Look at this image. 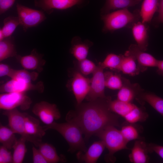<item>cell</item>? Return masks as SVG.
<instances>
[{"mask_svg":"<svg viewBox=\"0 0 163 163\" xmlns=\"http://www.w3.org/2000/svg\"><path fill=\"white\" fill-rule=\"evenodd\" d=\"M20 24L18 17L10 16L3 21V26L1 28L5 38L11 36L17 27Z\"/></svg>","mask_w":163,"mask_h":163,"instance_id":"d6a6232c","label":"cell"},{"mask_svg":"<svg viewBox=\"0 0 163 163\" xmlns=\"http://www.w3.org/2000/svg\"><path fill=\"white\" fill-rule=\"evenodd\" d=\"M108 104L111 111L123 117L136 106L132 103L125 102L117 99L112 100L110 97L109 99Z\"/></svg>","mask_w":163,"mask_h":163,"instance_id":"4316f807","label":"cell"},{"mask_svg":"<svg viewBox=\"0 0 163 163\" xmlns=\"http://www.w3.org/2000/svg\"><path fill=\"white\" fill-rule=\"evenodd\" d=\"M142 0H106L102 9L103 15L109 13L111 10L123 9L134 6L139 3Z\"/></svg>","mask_w":163,"mask_h":163,"instance_id":"cb8c5ba5","label":"cell"},{"mask_svg":"<svg viewBox=\"0 0 163 163\" xmlns=\"http://www.w3.org/2000/svg\"><path fill=\"white\" fill-rule=\"evenodd\" d=\"M13 163V155L11 152L2 145L0 147V163Z\"/></svg>","mask_w":163,"mask_h":163,"instance_id":"8d00e7d4","label":"cell"},{"mask_svg":"<svg viewBox=\"0 0 163 163\" xmlns=\"http://www.w3.org/2000/svg\"><path fill=\"white\" fill-rule=\"evenodd\" d=\"M141 18L140 11L133 13L125 8L103 15L104 31H113L124 27H132Z\"/></svg>","mask_w":163,"mask_h":163,"instance_id":"3957f363","label":"cell"},{"mask_svg":"<svg viewBox=\"0 0 163 163\" xmlns=\"http://www.w3.org/2000/svg\"><path fill=\"white\" fill-rule=\"evenodd\" d=\"M101 62L97 66L96 69L92 73L91 80L89 91L85 98L91 101L99 98H105L107 97L105 94V87L104 70Z\"/></svg>","mask_w":163,"mask_h":163,"instance_id":"ba28073f","label":"cell"},{"mask_svg":"<svg viewBox=\"0 0 163 163\" xmlns=\"http://www.w3.org/2000/svg\"><path fill=\"white\" fill-rule=\"evenodd\" d=\"M24 126L27 134L31 136L42 139L46 131L40 125V120L26 113L24 118Z\"/></svg>","mask_w":163,"mask_h":163,"instance_id":"ffe728a7","label":"cell"},{"mask_svg":"<svg viewBox=\"0 0 163 163\" xmlns=\"http://www.w3.org/2000/svg\"><path fill=\"white\" fill-rule=\"evenodd\" d=\"M123 84L117 94V99L123 101L132 103L142 92V89L137 84H132L129 81L123 78Z\"/></svg>","mask_w":163,"mask_h":163,"instance_id":"9a60e30c","label":"cell"},{"mask_svg":"<svg viewBox=\"0 0 163 163\" xmlns=\"http://www.w3.org/2000/svg\"><path fill=\"white\" fill-rule=\"evenodd\" d=\"M105 87L112 90H119L123 84V78L120 75L110 71L104 72Z\"/></svg>","mask_w":163,"mask_h":163,"instance_id":"f546056e","label":"cell"},{"mask_svg":"<svg viewBox=\"0 0 163 163\" xmlns=\"http://www.w3.org/2000/svg\"><path fill=\"white\" fill-rule=\"evenodd\" d=\"M77 65L79 72L83 75L92 74L97 67L93 62L86 59L78 61Z\"/></svg>","mask_w":163,"mask_h":163,"instance_id":"d590c367","label":"cell"},{"mask_svg":"<svg viewBox=\"0 0 163 163\" xmlns=\"http://www.w3.org/2000/svg\"><path fill=\"white\" fill-rule=\"evenodd\" d=\"M17 55L14 39L11 36L0 41V61Z\"/></svg>","mask_w":163,"mask_h":163,"instance_id":"484cf974","label":"cell"},{"mask_svg":"<svg viewBox=\"0 0 163 163\" xmlns=\"http://www.w3.org/2000/svg\"><path fill=\"white\" fill-rule=\"evenodd\" d=\"M149 153L150 152L148 144L141 140H137L129 155V160L133 163H148L149 160Z\"/></svg>","mask_w":163,"mask_h":163,"instance_id":"2e32d148","label":"cell"},{"mask_svg":"<svg viewBox=\"0 0 163 163\" xmlns=\"http://www.w3.org/2000/svg\"><path fill=\"white\" fill-rule=\"evenodd\" d=\"M132 27L133 36L137 46L141 50L145 51L148 45V28L145 23L138 21Z\"/></svg>","mask_w":163,"mask_h":163,"instance_id":"d6986e66","label":"cell"},{"mask_svg":"<svg viewBox=\"0 0 163 163\" xmlns=\"http://www.w3.org/2000/svg\"><path fill=\"white\" fill-rule=\"evenodd\" d=\"M158 0H143L140 11L142 23H146L151 21L155 13L158 11Z\"/></svg>","mask_w":163,"mask_h":163,"instance_id":"603a6c76","label":"cell"},{"mask_svg":"<svg viewBox=\"0 0 163 163\" xmlns=\"http://www.w3.org/2000/svg\"><path fill=\"white\" fill-rule=\"evenodd\" d=\"M16 0H0V14H2L11 8Z\"/></svg>","mask_w":163,"mask_h":163,"instance_id":"f35d334b","label":"cell"},{"mask_svg":"<svg viewBox=\"0 0 163 163\" xmlns=\"http://www.w3.org/2000/svg\"><path fill=\"white\" fill-rule=\"evenodd\" d=\"M123 55H117L113 53L108 54L104 61L101 62L104 68H109L111 70L120 71V66Z\"/></svg>","mask_w":163,"mask_h":163,"instance_id":"1f68e13d","label":"cell"},{"mask_svg":"<svg viewBox=\"0 0 163 163\" xmlns=\"http://www.w3.org/2000/svg\"><path fill=\"white\" fill-rule=\"evenodd\" d=\"M43 127L46 131L52 129L59 133L68 143L69 152H73L79 151L85 152L87 150L82 132L75 124L66 121L62 123L54 121L50 125Z\"/></svg>","mask_w":163,"mask_h":163,"instance_id":"7a4b0ae2","label":"cell"},{"mask_svg":"<svg viewBox=\"0 0 163 163\" xmlns=\"http://www.w3.org/2000/svg\"><path fill=\"white\" fill-rule=\"evenodd\" d=\"M33 161L34 163H48L39 149L34 146L32 148Z\"/></svg>","mask_w":163,"mask_h":163,"instance_id":"74e56055","label":"cell"},{"mask_svg":"<svg viewBox=\"0 0 163 163\" xmlns=\"http://www.w3.org/2000/svg\"><path fill=\"white\" fill-rule=\"evenodd\" d=\"M16 9L20 24L26 32L29 28L36 27L46 19L44 12L17 3Z\"/></svg>","mask_w":163,"mask_h":163,"instance_id":"8992f818","label":"cell"},{"mask_svg":"<svg viewBox=\"0 0 163 163\" xmlns=\"http://www.w3.org/2000/svg\"><path fill=\"white\" fill-rule=\"evenodd\" d=\"M8 76L12 79L30 83L37 78L38 74L35 72H30L25 69L17 70L11 68Z\"/></svg>","mask_w":163,"mask_h":163,"instance_id":"f1b7e54d","label":"cell"},{"mask_svg":"<svg viewBox=\"0 0 163 163\" xmlns=\"http://www.w3.org/2000/svg\"><path fill=\"white\" fill-rule=\"evenodd\" d=\"M110 97L99 98L77 105L75 110L67 113L66 121L78 126L86 140L108 126H119V117L109 107Z\"/></svg>","mask_w":163,"mask_h":163,"instance_id":"6da1fadb","label":"cell"},{"mask_svg":"<svg viewBox=\"0 0 163 163\" xmlns=\"http://www.w3.org/2000/svg\"><path fill=\"white\" fill-rule=\"evenodd\" d=\"M32 111L46 125L52 124L61 117L60 113L56 105L46 101H41L35 104Z\"/></svg>","mask_w":163,"mask_h":163,"instance_id":"9c48e42d","label":"cell"},{"mask_svg":"<svg viewBox=\"0 0 163 163\" xmlns=\"http://www.w3.org/2000/svg\"><path fill=\"white\" fill-rule=\"evenodd\" d=\"M32 101L25 92H11L0 95V108L5 110H11L19 107L23 110L29 109Z\"/></svg>","mask_w":163,"mask_h":163,"instance_id":"52a82bcc","label":"cell"},{"mask_svg":"<svg viewBox=\"0 0 163 163\" xmlns=\"http://www.w3.org/2000/svg\"><path fill=\"white\" fill-rule=\"evenodd\" d=\"M27 141L24 138L21 137L18 140L13 149V163H21L23 162L27 151L25 142Z\"/></svg>","mask_w":163,"mask_h":163,"instance_id":"4dcf8cb0","label":"cell"},{"mask_svg":"<svg viewBox=\"0 0 163 163\" xmlns=\"http://www.w3.org/2000/svg\"><path fill=\"white\" fill-rule=\"evenodd\" d=\"M124 139L129 141L138 139L139 134L137 129L133 125L129 124L123 126L120 130Z\"/></svg>","mask_w":163,"mask_h":163,"instance_id":"e575fe53","label":"cell"},{"mask_svg":"<svg viewBox=\"0 0 163 163\" xmlns=\"http://www.w3.org/2000/svg\"><path fill=\"white\" fill-rule=\"evenodd\" d=\"M91 45L89 41L83 42L78 38H74L72 41L71 53L78 61H81L86 59Z\"/></svg>","mask_w":163,"mask_h":163,"instance_id":"44dd1931","label":"cell"},{"mask_svg":"<svg viewBox=\"0 0 163 163\" xmlns=\"http://www.w3.org/2000/svg\"><path fill=\"white\" fill-rule=\"evenodd\" d=\"M147 69V68L140 66L135 58L128 50L123 55L120 68V71L123 73L134 76Z\"/></svg>","mask_w":163,"mask_h":163,"instance_id":"e0dca14e","label":"cell"},{"mask_svg":"<svg viewBox=\"0 0 163 163\" xmlns=\"http://www.w3.org/2000/svg\"><path fill=\"white\" fill-rule=\"evenodd\" d=\"M128 51L135 58L140 66L147 68L156 67L158 60L150 54L141 50L137 45L131 44Z\"/></svg>","mask_w":163,"mask_h":163,"instance_id":"ac0fdd59","label":"cell"},{"mask_svg":"<svg viewBox=\"0 0 163 163\" xmlns=\"http://www.w3.org/2000/svg\"><path fill=\"white\" fill-rule=\"evenodd\" d=\"M105 147L101 140L93 143L85 152L79 151L77 154V159L86 163H95L104 151Z\"/></svg>","mask_w":163,"mask_h":163,"instance_id":"5bb4252c","label":"cell"},{"mask_svg":"<svg viewBox=\"0 0 163 163\" xmlns=\"http://www.w3.org/2000/svg\"><path fill=\"white\" fill-rule=\"evenodd\" d=\"M83 0H35V6L39 8L48 14L54 9L64 10L81 3Z\"/></svg>","mask_w":163,"mask_h":163,"instance_id":"7c38bea8","label":"cell"},{"mask_svg":"<svg viewBox=\"0 0 163 163\" xmlns=\"http://www.w3.org/2000/svg\"><path fill=\"white\" fill-rule=\"evenodd\" d=\"M139 102H147L163 117V98L151 93H140L136 98Z\"/></svg>","mask_w":163,"mask_h":163,"instance_id":"7402d4cb","label":"cell"},{"mask_svg":"<svg viewBox=\"0 0 163 163\" xmlns=\"http://www.w3.org/2000/svg\"><path fill=\"white\" fill-rule=\"evenodd\" d=\"M148 117L147 113L136 106L123 118L128 123L133 124L139 122L144 121Z\"/></svg>","mask_w":163,"mask_h":163,"instance_id":"836d02e7","label":"cell"},{"mask_svg":"<svg viewBox=\"0 0 163 163\" xmlns=\"http://www.w3.org/2000/svg\"><path fill=\"white\" fill-rule=\"evenodd\" d=\"M158 14L156 18L157 21L163 23V0H160L158 9Z\"/></svg>","mask_w":163,"mask_h":163,"instance_id":"b9f144b4","label":"cell"},{"mask_svg":"<svg viewBox=\"0 0 163 163\" xmlns=\"http://www.w3.org/2000/svg\"><path fill=\"white\" fill-rule=\"evenodd\" d=\"M15 57L24 69L36 70L39 72L42 70L46 62L42 55L37 53L35 49L29 55L22 56L17 55Z\"/></svg>","mask_w":163,"mask_h":163,"instance_id":"4fadbf2b","label":"cell"},{"mask_svg":"<svg viewBox=\"0 0 163 163\" xmlns=\"http://www.w3.org/2000/svg\"><path fill=\"white\" fill-rule=\"evenodd\" d=\"M39 149L48 163H56L65 161L63 157L59 156L52 145L45 142L41 143L38 146Z\"/></svg>","mask_w":163,"mask_h":163,"instance_id":"d4e9b609","label":"cell"},{"mask_svg":"<svg viewBox=\"0 0 163 163\" xmlns=\"http://www.w3.org/2000/svg\"><path fill=\"white\" fill-rule=\"evenodd\" d=\"M156 67L158 73L163 76V60H158Z\"/></svg>","mask_w":163,"mask_h":163,"instance_id":"7bdbcfd3","label":"cell"},{"mask_svg":"<svg viewBox=\"0 0 163 163\" xmlns=\"http://www.w3.org/2000/svg\"><path fill=\"white\" fill-rule=\"evenodd\" d=\"M26 113L19 111L16 108L5 110L3 114L7 117L9 127L15 133L21 135L27 141L38 147L42 142V139H38L28 135L25 130L24 118Z\"/></svg>","mask_w":163,"mask_h":163,"instance_id":"5b68a950","label":"cell"},{"mask_svg":"<svg viewBox=\"0 0 163 163\" xmlns=\"http://www.w3.org/2000/svg\"><path fill=\"white\" fill-rule=\"evenodd\" d=\"M44 89L43 84L41 82L35 85L31 83H28L22 81L11 79L1 86L0 91L2 93L14 92H25L30 90H36L42 92Z\"/></svg>","mask_w":163,"mask_h":163,"instance_id":"8fae6325","label":"cell"},{"mask_svg":"<svg viewBox=\"0 0 163 163\" xmlns=\"http://www.w3.org/2000/svg\"><path fill=\"white\" fill-rule=\"evenodd\" d=\"M5 38L3 34L1 29L0 30V41Z\"/></svg>","mask_w":163,"mask_h":163,"instance_id":"ee69618b","label":"cell"},{"mask_svg":"<svg viewBox=\"0 0 163 163\" xmlns=\"http://www.w3.org/2000/svg\"><path fill=\"white\" fill-rule=\"evenodd\" d=\"M11 68L7 65L1 63L0 64V76H8Z\"/></svg>","mask_w":163,"mask_h":163,"instance_id":"60d3db41","label":"cell"},{"mask_svg":"<svg viewBox=\"0 0 163 163\" xmlns=\"http://www.w3.org/2000/svg\"><path fill=\"white\" fill-rule=\"evenodd\" d=\"M104 142L108 153L106 155L105 159L107 162H113L116 161L114 156L117 152L124 149H127L128 142L123 137L120 130L115 126H108L96 134Z\"/></svg>","mask_w":163,"mask_h":163,"instance_id":"277c9868","label":"cell"},{"mask_svg":"<svg viewBox=\"0 0 163 163\" xmlns=\"http://www.w3.org/2000/svg\"><path fill=\"white\" fill-rule=\"evenodd\" d=\"M150 152H154L163 159V146L153 143L148 144Z\"/></svg>","mask_w":163,"mask_h":163,"instance_id":"ab89813d","label":"cell"},{"mask_svg":"<svg viewBox=\"0 0 163 163\" xmlns=\"http://www.w3.org/2000/svg\"><path fill=\"white\" fill-rule=\"evenodd\" d=\"M15 133L9 127L0 125V142L2 145L9 150L13 148L18 139Z\"/></svg>","mask_w":163,"mask_h":163,"instance_id":"83f0119b","label":"cell"},{"mask_svg":"<svg viewBox=\"0 0 163 163\" xmlns=\"http://www.w3.org/2000/svg\"><path fill=\"white\" fill-rule=\"evenodd\" d=\"M91 80L85 77L79 71L73 74L71 82V90L75 96L77 105L82 103L85 98L90 90Z\"/></svg>","mask_w":163,"mask_h":163,"instance_id":"30bf717a","label":"cell"}]
</instances>
